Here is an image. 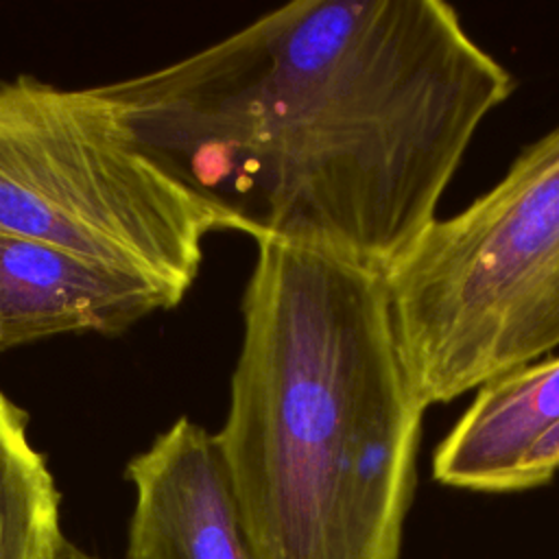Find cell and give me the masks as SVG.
<instances>
[{"label":"cell","instance_id":"10","mask_svg":"<svg viewBox=\"0 0 559 559\" xmlns=\"http://www.w3.org/2000/svg\"><path fill=\"white\" fill-rule=\"evenodd\" d=\"M57 559H100V557H96V555H90V552H85V550H81L79 546H74L72 542H63V546H61V550H59V555H57Z\"/></svg>","mask_w":559,"mask_h":559},{"label":"cell","instance_id":"1","mask_svg":"<svg viewBox=\"0 0 559 559\" xmlns=\"http://www.w3.org/2000/svg\"><path fill=\"white\" fill-rule=\"evenodd\" d=\"M98 87L231 231L384 275L515 83L445 2L299 0Z\"/></svg>","mask_w":559,"mask_h":559},{"label":"cell","instance_id":"6","mask_svg":"<svg viewBox=\"0 0 559 559\" xmlns=\"http://www.w3.org/2000/svg\"><path fill=\"white\" fill-rule=\"evenodd\" d=\"M177 306L157 286L0 231V354L57 334H114Z\"/></svg>","mask_w":559,"mask_h":559},{"label":"cell","instance_id":"7","mask_svg":"<svg viewBox=\"0 0 559 559\" xmlns=\"http://www.w3.org/2000/svg\"><path fill=\"white\" fill-rule=\"evenodd\" d=\"M557 424L559 356H552L478 386L437 445L432 476L454 489L509 493L524 456Z\"/></svg>","mask_w":559,"mask_h":559},{"label":"cell","instance_id":"5","mask_svg":"<svg viewBox=\"0 0 559 559\" xmlns=\"http://www.w3.org/2000/svg\"><path fill=\"white\" fill-rule=\"evenodd\" d=\"M133 487L124 559H253L203 426L179 417L124 467Z\"/></svg>","mask_w":559,"mask_h":559},{"label":"cell","instance_id":"9","mask_svg":"<svg viewBox=\"0 0 559 559\" xmlns=\"http://www.w3.org/2000/svg\"><path fill=\"white\" fill-rule=\"evenodd\" d=\"M559 476V424L548 430L524 456L513 480L511 491H526L548 485Z\"/></svg>","mask_w":559,"mask_h":559},{"label":"cell","instance_id":"2","mask_svg":"<svg viewBox=\"0 0 559 559\" xmlns=\"http://www.w3.org/2000/svg\"><path fill=\"white\" fill-rule=\"evenodd\" d=\"M424 411L384 275L260 240L214 435L253 559H400Z\"/></svg>","mask_w":559,"mask_h":559},{"label":"cell","instance_id":"3","mask_svg":"<svg viewBox=\"0 0 559 559\" xmlns=\"http://www.w3.org/2000/svg\"><path fill=\"white\" fill-rule=\"evenodd\" d=\"M400 352L428 408L559 347V122L384 273Z\"/></svg>","mask_w":559,"mask_h":559},{"label":"cell","instance_id":"4","mask_svg":"<svg viewBox=\"0 0 559 559\" xmlns=\"http://www.w3.org/2000/svg\"><path fill=\"white\" fill-rule=\"evenodd\" d=\"M231 231L177 179L100 87L0 79V231L144 280L179 304L203 240Z\"/></svg>","mask_w":559,"mask_h":559},{"label":"cell","instance_id":"8","mask_svg":"<svg viewBox=\"0 0 559 559\" xmlns=\"http://www.w3.org/2000/svg\"><path fill=\"white\" fill-rule=\"evenodd\" d=\"M61 493L28 435V413L0 391V559H57Z\"/></svg>","mask_w":559,"mask_h":559}]
</instances>
